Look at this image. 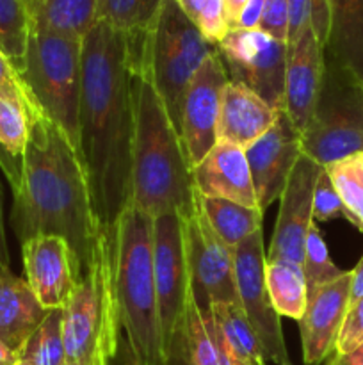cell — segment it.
<instances>
[{"mask_svg": "<svg viewBox=\"0 0 363 365\" xmlns=\"http://www.w3.org/2000/svg\"><path fill=\"white\" fill-rule=\"evenodd\" d=\"M20 77L38 109L78 152L82 39L31 29Z\"/></svg>", "mask_w": 363, "mask_h": 365, "instance_id": "52a82bcc", "label": "cell"}, {"mask_svg": "<svg viewBox=\"0 0 363 365\" xmlns=\"http://www.w3.org/2000/svg\"><path fill=\"white\" fill-rule=\"evenodd\" d=\"M18 356L36 365H60L66 362L63 337V309L48 310L43 323L23 346ZM16 356V359H18Z\"/></svg>", "mask_w": 363, "mask_h": 365, "instance_id": "4dcf8cb0", "label": "cell"}, {"mask_svg": "<svg viewBox=\"0 0 363 365\" xmlns=\"http://www.w3.org/2000/svg\"><path fill=\"white\" fill-rule=\"evenodd\" d=\"M327 365H363V344L344 355H333Z\"/></svg>", "mask_w": 363, "mask_h": 365, "instance_id": "ee69618b", "label": "cell"}, {"mask_svg": "<svg viewBox=\"0 0 363 365\" xmlns=\"http://www.w3.org/2000/svg\"><path fill=\"white\" fill-rule=\"evenodd\" d=\"M164 0H98V21L128 36L148 34L159 18Z\"/></svg>", "mask_w": 363, "mask_h": 365, "instance_id": "83f0119b", "label": "cell"}, {"mask_svg": "<svg viewBox=\"0 0 363 365\" xmlns=\"http://www.w3.org/2000/svg\"><path fill=\"white\" fill-rule=\"evenodd\" d=\"M230 82L251 89L276 110H283L288 46L260 29H231L217 43Z\"/></svg>", "mask_w": 363, "mask_h": 365, "instance_id": "30bf717a", "label": "cell"}, {"mask_svg": "<svg viewBox=\"0 0 363 365\" xmlns=\"http://www.w3.org/2000/svg\"><path fill=\"white\" fill-rule=\"evenodd\" d=\"M0 266L9 269L11 259L9 250H7L6 241V228H4V210H2V187H0Z\"/></svg>", "mask_w": 363, "mask_h": 365, "instance_id": "f6af8a7d", "label": "cell"}, {"mask_svg": "<svg viewBox=\"0 0 363 365\" xmlns=\"http://www.w3.org/2000/svg\"><path fill=\"white\" fill-rule=\"evenodd\" d=\"M46 314L27 280L0 266V342L11 355H20Z\"/></svg>", "mask_w": 363, "mask_h": 365, "instance_id": "7402d4cb", "label": "cell"}, {"mask_svg": "<svg viewBox=\"0 0 363 365\" xmlns=\"http://www.w3.org/2000/svg\"><path fill=\"white\" fill-rule=\"evenodd\" d=\"M265 287L278 316L301 319L308 298V284L301 264L265 260Z\"/></svg>", "mask_w": 363, "mask_h": 365, "instance_id": "484cf974", "label": "cell"}, {"mask_svg": "<svg viewBox=\"0 0 363 365\" xmlns=\"http://www.w3.org/2000/svg\"><path fill=\"white\" fill-rule=\"evenodd\" d=\"M216 50L217 46L206 41L185 16L177 0H164L159 18L139 53V64L148 73L178 134L185 91L203 61Z\"/></svg>", "mask_w": 363, "mask_h": 365, "instance_id": "8992f818", "label": "cell"}, {"mask_svg": "<svg viewBox=\"0 0 363 365\" xmlns=\"http://www.w3.org/2000/svg\"><path fill=\"white\" fill-rule=\"evenodd\" d=\"M0 365H14V362H11V364H0Z\"/></svg>", "mask_w": 363, "mask_h": 365, "instance_id": "f907efd6", "label": "cell"}, {"mask_svg": "<svg viewBox=\"0 0 363 365\" xmlns=\"http://www.w3.org/2000/svg\"><path fill=\"white\" fill-rule=\"evenodd\" d=\"M258 29L270 38L287 43L288 0H265Z\"/></svg>", "mask_w": 363, "mask_h": 365, "instance_id": "74e56055", "label": "cell"}, {"mask_svg": "<svg viewBox=\"0 0 363 365\" xmlns=\"http://www.w3.org/2000/svg\"><path fill=\"white\" fill-rule=\"evenodd\" d=\"M312 0H288V34L287 45H292L299 32L310 25Z\"/></svg>", "mask_w": 363, "mask_h": 365, "instance_id": "f35d334b", "label": "cell"}, {"mask_svg": "<svg viewBox=\"0 0 363 365\" xmlns=\"http://www.w3.org/2000/svg\"><path fill=\"white\" fill-rule=\"evenodd\" d=\"M344 205V217L363 232V153H354L326 166Z\"/></svg>", "mask_w": 363, "mask_h": 365, "instance_id": "f1b7e54d", "label": "cell"}, {"mask_svg": "<svg viewBox=\"0 0 363 365\" xmlns=\"http://www.w3.org/2000/svg\"><path fill=\"white\" fill-rule=\"evenodd\" d=\"M144 38L100 20L82 39L78 155L100 230H112L132 200V81Z\"/></svg>", "mask_w": 363, "mask_h": 365, "instance_id": "6da1fadb", "label": "cell"}, {"mask_svg": "<svg viewBox=\"0 0 363 365\" xmlns=\"http://www.w3.org/2000/svg\"><path fill=\"white\" fill-rule=\"evenodd\" d=\"M31 36V14L21 0H0V50L16 71L23 68Z\"/></svg>", "mask_w": 363, "mask_h": 365, "instance_id": "f546056e", "label": "cell"}, {"mask_svg": "<svg viewBox=\"0 0 363 365\" xmlns=\"http://www.w3.org/2000/svg\"><path fill=\"white\" fill-rule=\"evenodd\" d=\"M28 123L23 110L14 103L0 98V146L23 163V152L27 146Z\"/></svg>", "mask_w": 363, "mask_h": 365, "instance_id": "836d02e7", "label": "cell"}, {"mask_svg": "<svg viewBox=\"0 0 363 365\" xmlns=\"http://www.w3.org/2000/svg\"><path fill=\"white\" fill-rule=\"evenodd\" d=\"M192 182L196 191L205 198L228 200L258 209L246 152L238 146L217 141L192 168Z\"/></svg>", "mask_w": 363, "mask_h": 365, "instance_id": "d6986e66", "label": "cell"}, {"mask_svg": "<svg viewBox=\"0 0 363 365\" xmlns=\"http://www.w3.org/2000/svg\"><path fill=\"white\" fill-rule=\"evenodd\" d=\"M320 170L322 166L310 157L298 159L280 196V210L265 260H288L302 266L305 239L313 223V189Z\"/></svg>", "mask_w": 363, "mask_h": 365, "instance_id": "5bb4252c", "label": "cell"}, {"mask_svg": "<svg viewBox=\"0 0 363 365\" xmlns=\"http://www.w3.org/2000/svg\"><path fill=\"white\" fill-rule=\"evenodd\" d=\"M141 53V52H139ZM135 59L132 200L153 220L166 214L191 216L196 203L192 170L180 134L171 123L144 68Z\"/></svg>", "mask_w": 363, "mask_h": 365, "instance_id": "3957f363", "label": "cell"}, {"mask_svg": "<svg viewBox=\"0 0 363 365\" xmlns=\"http://www.w3.org/2000/svg\"><path fill=\"white\" fill-rule=\"evenodd\" d=\"M128 365H135V362H134V360L130 359V360H128Z\"/></svg>", "mask_w": 363, "mask_h": 365, "instance_id": "681fc988", "label": "cell"}, {"mask_svg": "<svg viewBox=\"0 0 363 365\" xmlns=\"http://www.w3.org/2000/svg\"><path fill=\"white\" fill-rule=\"evenodd\" d=\"M185 16L199 29L206 41L217 46V43L226 36V14L223 0H177Z\"/></svg>", "mask_w": 363, "mask_h": 365, "instance_id": "d6a6232c", "label": "cell"}, {"mask_svg": "<svg viewBox=\"0 0 363 365\" xmlns=\"http://www.w3.org/2000/svg\"><path fill=\"white\" fill-rule=\"evenodd\" d=\"M363 299V255L354 269L351 271V294H349V305Z\"/></svg>", "mask_w": 363, "mask_h": 365, "instance_id": "b9f144b4", "label": "cell"}, {"mask_svg": "<svg viewBox=\"0 0 363 365\" xmlns=\"http://www.w3.org/2000/svg\"><path fill=\"white\" fill-rule=\"evenodd\" d=\"M359 344H363V299L349 305L335 344V355L352 351Z\"/></svg>", "mask_w": 363, "mask_h": 365, "instance_id": "8d00e7d4", "label": "cell"}, {"mask_svg": "<svg viewBox=\"0 0 363 365\" xmlns=\"http://www.w3.org/2000/svg\"><path fill=\"white\" fill-rule=\"evenodd\" d=\"M153 274L164 348L167 351L191 291L180 214H166L153 220Z\"/></svg>", "mask_w": 363, "mask_h": 365, "instance_id": "7c38bea8", "label": "cell"}, {"mask_svg": "<svg viewBox=\"0 0 363 365\" xmlns=\"http://www.w3.org/2000/svg\"><path fill=\"white\" fill-rule=\"evenodd\" d=\"M116 298L135 365H167L153 274V217L128 202L114 225Z\"/></svg>", "mask_w": 363, "mask_h": 365, "instance_id": "277c9868", "label": "cell"}, {"mask_svg": "<svg viewBox=\"0 0 363 365\" xmlns=\"http://www.w3.org/2000/svg\"><path fill=\"white\" fill-rule=\"evenodd\" d=\"M189 289L199 310L206 312L219 303L238 302L235 282V255L210 227L196 192L194 210L182 217Z\"/></svg>", "mask_w": 363, "mask_h": 365, "instance_id": "9c48e42d", "label": "cell"}, {"mask_svg": "<svg viewBox=\"0 0 363 365\" xmlns=\"http://www.w3.org/2000/svg\"><path fill=\"white\" fill-rule=\"evenodd\" d=\"M14 360H16V356L11 355V353L4 348L2 342H0V364H11L14 362Z\"/></svg>", "mask_w": 363, "mask_h": 365, "instance_id": "bcb514c9", "label": "cell"}, {"mask_svg": "<svg viewBox=\"0 0 363 365\" xmlns=\"http://www.w3.org/2000/svg\"><path fill=\"white\" fill-rule=\"evenodd\" d=\"M14 365H36V364H34V362H31V360L21 359V356H18V359L14 360Z\"/></svg>", "mask_w": 363, "mask_h": 365, "instance_id": "c3c4849f", "label": "cell"}, {"mask_svg": "<svg viewBox=\"0 0 363 365\" xmlns=\"http://www.w3.org/2000/svg\"><path fill=\"white\" fill-rule=\"evenodd\" d=\"M98 24V0H38L31 13V29L66 38L84 39Z\"/></svg>", "mask_w": 363, "mask_h": 365, "instance_id": "cb8c5ba5", "label": "cell"}, {"mask_svg": "<svg viewBox=\"0 0 363 365\" xmlns=\"http://www.w3.org/2000/svg\"><path fill=\"white\" fill-rule=\"evenodd\" d=\"M27 123L21 182L13 192L14 234L21 245L39 235L63 237L73 253L80 280L89 269L100 234L80 155L39 109L28 114Z\"/></svg>", "mask_w": 363, "mask_h": 365, "instance_id": "7a4b0ae2", "label": "cell"}, {"mask_svg": "<svg viewBox=\"0 0 363 365\" xmlns=\"http://www.w3.org/2000/svg\"><path fill=\"white\" fill-rule=\"evenodd\" d=\"M166 356L167 365H242L231 359L212 310H199L191 291Z\"/></svg>", "mask_w": 363, "mask_h": 365, "instance_id": "ffe728a7", "label": "cell"}, {"mask_svg": "<svg viewBox=\"0 0 363 365\" xmlns=\"http://www.w3.org/2000/svg\"><path fill=\"white\" fill-rule=\"evenodd\" d=\"M60 365H71L70 362H64V364H60Z\"/></svg>", "mask_w": 363, "mask_h": 365, "instance_id": "816d5d0a", "label": "cell"}, {"mask_svg": "<svg viewBox=\"0 0 363 365\" xmlns=\"http://www.w3.org/2000/svg\"><path fill=\"white\" fill-rule=\"evenodd\" d=\"M25 280L46 310L63 309L78 282L73 253L63 237L39 235L21 245Z\"/></svg>", "mask_w": 363, "mask_h": 365, "instance_id": "e0dca14e", "label": "cell"}, {"mask_svg": "<svg viewBox=\"0 0 363 365\" xmlns=\"http://www.w3.org/2000/svg\"><path fill=\"white\" fill-rule=\"evenodd\" d=\"M302 271H305L308 287L330 284L344 274L331 260L322 234L317 228L315 221L310 225L305 239V255H302Z\"/></svg>", "mask_w": 363, "mask_h": 365, "instance_id": "1f68e13d", "label": "cell"}, {"mask_svg": "<svg viewBox=\"0 0 363 365\" xmlns=\"http://www.w3.org/2000/svg\"><path fill=\"white\" fill-rule=\"evenodd\" d=\"M0 98L20 107L25 116L38 110V106L34 103L32 96L28 95L20 73L11 64V61L7 59L2 50H0Z\"/></svg>", "mask_w": 363, "mask_h": 365, "instance_id": "e575fe53", "label": "cell"}, {"mask_svg": "<svg viewBox=\"0 0 363 365\" xmlns=\"http://www.w3.org/2000/svg\"><path fill=\"white\" fill-rule=\"evenodd\" d=\"M244 152L251 171L256 205L265 212L280 200L295 163L302 155L301 132L287 113L280 110L273 127Z\"/></svg>", "mask_w": 363, "mask_h": 365, "instance_id": "9a60e30c", "label": "cell"}, {"mask_svg": "<svg viewBox=\"0 0 363 365\" xmlns=\"http://www.w3.org/2000/svg\"><path fill=\"white\" fill-rule=\"evenodd\" d=\"M0 170H2L4 175H6L13 192H16L21 182V170H23V163H21V160H16L14 157H11L2 146H0Z\"/></svg>", "mask_w": 363, "mask_h": 365, "instance_id": "ab89813d", "label": "cell"}, {"mask_svg": "<svg viewBox=\"0 0 363 365\" xmlns=\"http://www.w3.org/2000/svg\"><path fill=\"white\" fill-rule=\"evenodd\" d=\"M263 4L265 0H248L244 11L241 13V18L237 21V27L235 29H258L260 18H262Z\"/></svg>", "mask_w": 363, "mask_h": 365, "instance_id": "60d3db41", "label": "cell"}, {"mask_svg": "<svg viewBox=\"0 0 363 365\" xmlns=\"http://www.w3.org/2000/svg\"><path fill=\"white\" fill-rule=\"evenodd\" d=\"M278 113L251 89L228 82L221 100L217 141L246 150L273 127Z\"/></svg>", "mask_w": 363, "mask_h": 365, "instance_id": "44dd1931", "label": "cell"}, {"mask_svg": "<svg viewBox=\"0 0 363 365\" xmlns=\"http://www.w3.org/2000/svg\"><path fill=\"white\" fill-rule=\"evenodd\" d=\"M21 2L25 4V7H27V9H28V14H31V13H32V9H34L36 2H38V0H21Z\"/></svg>", "mask_w": 363, "mask_h": 365, "instance_id": "7dc6e473", "label": "cell"}, {"mask_svg": "<svg viewBox=\"0 0 363 365\" xmlns=\"http://www.w3.org/2000/svg\"><path fill=\"white\" fill-rule=\"evenodd\" d=\"M351 271L324 285L308 287V298L299 319L302 360L306 365L322 364L335 353L338 334L349 309Z\"/></svg>", "mask_w": 363, "mask_h": 365, "instance_id": "2e32d148", "label": "cell"}, {"mask_svg": "<svg viewBox=\"0 0 363 365\" xmlns=\"http://www.w3.org/2000/svg\"><path fill=\"white\" fill-rule=\"evenodd\" d=\"M114 228L100 230L93 260L63 307L66 362L110 365L120 344V309L116 298Z\"/></svg>", "mask_w": 363, "mask_h": 365, "instance_id": "5b68a950", "label": "cell"}, {"mask_svg": "<svg viewBox=\"0 0 363 365\" xmlns=\"http://www.w3.org/2000/svg\"><path fill=\"white\" fill-rule=\"evenodd\" d=\"M233 255L238 302L258 337L263 356L276 365H292L280 316L274 310L265 287V246L262 228L246 237L235 248Z\"/></svg>", "mask_w": 363, "mask_h": 365, "instance_id": "8fae6325", "label": "cell"}, {"mask_svg": "<svg viewBox=\"0 0 363 365\" xmlns=\"http://www.w3.org/2000/svg\"><path fill=\"white\" fill-rule=\"evenodd\" d=\"M219 334L231 359L242 365H265L262 346L249 324L241 303H219L212 307Z\"/></svg>", "mask_w": 363, "mask_h": 365, "instance_id": "4316f807", "label": "cell"}, {"mask_svg": "<svg viewBox=\"0 0 363 365\" xmlns=\"http://www.w3.org/2000/svg\"><path fill=\"white\" fill-rule=\"evenodd\" d=\"M288 46L287 73H285L283 110L299 132L306 128L315 110L324 70L326 48L319 43L312 25H306L295 41Z\"/></svg>", "mask_w": 363, "mask_h": 365, "instance_id": "ac0fdd59", "label": "cell"}, {"mask_svg": "<svg viewBox=\"0 0 363 365\" xmlns=\"http://www.w3.org/2000/svg\"><path fill=\"white\" fill-rule=\"evenodd\" d=\"M228 82V71L216 50L203 61L185 91L180 138L191 170L216 146L221 100Z\"/></svg>", "mask_w": 363, "mask_h": 365, "instance_id": "4fadbf2b", "label": "cell"}, {"mask_svg": "<svg viewBox=\"0 0 363 365\" xmlns=\"http://www.w3.org/2000/svg\"><path fill=\"white\" fill-rule=\"evenodd\" d=\"M224 4V14H226V21H228V29H235L237 27V21L241 18V13L244 11L246 4L248 0H223Z\"/></svg>", "mask_w": 363, "mask_h": 365, "instance_id": "7bdbcfd3", "label": "cell"}, {"mask_svg": "<svg viewBox=\"0 0 363 365\" xmlns=\"http://www.w3.org/2000/svg\"><path fill=\"white\" fill-rule=\"evenodd\" d=\"M198 202L217 237L231 250L237 248L253 232L262 228L263 212L256 207H244L228 200L205 198L199 192Z\"/></svg>", "mask_w": 363, "mask_h": 365, "instance_id": "d4e9b609", "label": "cell"}, {"mask_svg": "<svg viewBox=\"0 0 363 365\" xmlns=\"http://www.w3.org/2000/svg\"><path fill=\"white\" fill-rule=\"evenodd\" d=\"M301 150L322 168L363 153V84L330 56L315 110L301 132Z\"/></svg>", "mask_w": 363, "mask_h": 365, "instance_id": "ba28073f", "label": "cell"}, {"mask_svg": "<svg viewBox=\"0 0 363 365\" xmlns=\"http://www.w3.org/2000/svg\"><path fill=\"white\" fill-rule=\"evenodd\" d=\"M330 38L326 56L363 84V0H327Z\"/></svg>", "mask_w": 363, "mask_h": 365, "instance_id": "603a6c76", "label": "cell"}, {"mask_svg": "<svg viewBox=\"0 0 363 365\" xmlns=\"http://www.w3.org/2000/svg\"><path fill=\"white\" fill-rule=\"evenodd\" d=\"M337 217H344V205L326 168H322L313 189V221L324 223Z\"/></svg>", "mask_w": 363, "mask_h": 365, "instance_id": "d590c367", "label": "cell"}]
</instances>
